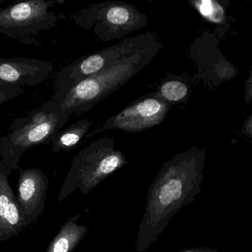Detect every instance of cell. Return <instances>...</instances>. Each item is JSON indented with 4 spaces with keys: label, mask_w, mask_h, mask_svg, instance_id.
<instances>
[{
    "label": "cell",
    "mask_w": 252,
    "mask_h": 252,
    "mask_svg": "<svg viewBox=\"0 0 252 252\" xmlns=\"http://www.w3.org/2000/svg\"><path fill=\"white\" fill-rule=\"evenodd\" d=\"M11 171L0 159V242L19 235L28 225L9 182Z\"/></svg>",
    "instance_id": "obj_11"
},
{
    "label": "cell",
    "mask_w": 252,
    "mask_h": 252,
    "mask_svg": "<svg viewBox=\"0 0 252 252\" xmlns=\"http://www.w3.org/2000/svg\"><path fill=\"white\" fill-rule=\"evenodd\" d=\"M24 92L22 87L0 83V105L16 98Z\"/></svg>",
    "instance_id": "obj_15"
},
{
    "label": "cell",
    "mask_w": 252,
    "mask_h": 252,
    "mask_svg": "<svg viewBox=\"0 0 252 252\" xmlns=\"http://www.w3.org/2000/svg\"><path fill=\"white\" fill-rule=\"evenodd\" d=\"M92 125L93 123L91 121L81 120L62 131H59L51 142L52 151L59 153L60 151L69 152L72 151L85 138Z\"/></svg>",
    "instance_id": "obj_14"
},
{
    "label": "cell",
    "mask_w": 252,
    "mask_h": 252,
    "mask_svg": "<svg viewBox=\"0 0 252 252\" xmlns=\"http://www.w3.org/2000/svg\"><path fill=\"white\" fill-rule=\"evenodd\" d=\"M48 186V178L42 170L32 167L19 171L16 196L28 224L43 214Z\"/></svg>",
    "instance_id": "obj_9"
},
{
    "label": "cell",
    "mask_w": 252,
    "mask_h": 252,
    "mask_svg": "<svg viewBox=\"0 0 252 252\" xmlns=\"http://www.w3.org/2000/svg\"><path fill=\"white\" fill-rule=\"evenodd\" d=\"M156 32L129 37L112 47L83 56L62 68L56 75V90L51 100L59 103L77 83L121 63L159 39Z\"/></svg>",
    "instance_id": "obj_5"
},
{
    "label": "cell",
    "mask_w": 252,
    "mask_h": 252,
    "mask_svg": "<svg viewBox=\"0 0 252 252\" xmlns=\"http://www.w3.org/2000/svg\"><path fill=\"white\" fill-rule=\"evenodd\" d=\"M1 59V57H0V59Z\"/></svg>",
    "instance_id": "obj_21"
},
{
    "label": "cell",
    "mask_w": 252,
    "mask_h": 252,
    "mask_svg": "<svg viewBox=\"0 0 252 252\" xmlns=\"http://www.w3.org/2000/svg\"><path fill=\"white\" fill-rule=\"evenodd\" d=\"M53 70L49 62L16 57L0 59V83L35 87L47 80Z\"/></svg>",
    "instance_id": "obj_10"
},
{
    "label": "cell",
    "mask_w": 252,
    "mask_h": 252,
    "mask_svg": "<svg viewBox=\"0 0 252 252\" xmlns=\"http://www.w3.org/2000/svg\"><path fill=\"white\" fill-rule=\"evenodd\" d=\"M77 25L93 28L97 39L106 42L120 39L145 28L148 18L133 4L121 1H106L82 9L73 16Z\"/></svg>",
    "instance_id": "obj_6"
},
{
    "label": "cell",
    "mask_w": 252,
    "mask_h": 252,
    "mask_svg": "<svg viewBox=\"0 0 252 252\" xmlns=\"http://www.w3.org/2000/svg\"><path fill=\"white\" fill-rule=\"evenodd\" d=\"M63 0H16L0 8V35L23 38L53 28L58 17L50 10Z\"/></svg>",
    "instance_id": "obj_7"
},
{
    "label": "cell",
    "mask_w": 252,
    "mask_h": 252,
    "mask_svg": "<svg viewBox=\"0 0 252 252\" xmlns=\"http://www.w3.org/2000/svg\"><path fill=\"white\" fill-rule=\"evenodd\" d=\"M127 164L125 154L115 147V139L105 136L94 141L73 157L58 201H64L76 189L87 195Z\"/></svg>",
    "instance_id": "obj_4"
},
{
    "label": "cell",
    "mask_w": 252,
    "mask_h": 252,
    "mask_svg": "<svg viewBox=\"0 0 252 252\" xmlns=\"http://www.w3.org/2000/svg\"><path fill=\"white\" fill-rule=\"evenodd\" d=\"M69 115L62 106L50 100L17 118L8 133L0 138V159L11 170L19 169L25 151L34 147L51 143L53 138L68 123Z\"/></svg>",
    "instance_id": "obj_3"
},
{
    "label": "cell",
    "mask_w": 252,
    "mask_h": 252,
    "mask_svg": "<svg viewBox=\"0 0 252 252\" xmlns=\"http://www.w3.org/2000/svg\"><path fill=\"white\" fill-rule=\"evenodd\" d=\"M192 79L185 74L176 75L169 73L161 80L156 93L170 107L186 103L192 93Z\"/></svg>",
    "instance_id": "obj_13"
},
{
    "label": "cell",
    "mask_w": 252,
    "mask_h": 252,
    "mask_svg": "<svg viewBox=\"0 0 252 252\" xmlns=\"http://www.w3.org/2000/svg\"><path fill=\"white\" fill-rule=\"evenodd\" d=\"M241 131L245 136L252 139V114L246 120L242 129H241Z\"/></svg>",
    "instance_id": "obj_18"
},
{
    "label": "cell",
    "mask_w": 252,
    "mask_h": 252,
    "mask_svg": "<svg viewBox=\"0 0 252 252\" xmlns=\"http://www.w3.org/2000/svg\"><path fill=\"white\" fill-rule=\"evenodd\" d=\"M179 252H220L214 249L207 248V247H191V248L185 249Z\"/></svg>",
    "instance_id": "obj_19"
},
{
    "label": "cell",
    "mask_w": 252,
    "mask_h": 252,
    "mask_svg": "<svg viewBox=\"0 0 252 252\" xmlns=\"http://www.w3.org/2000/svg\"><path fill=\"white\" fill-rule=\"evenodd\" d=\"M252 100V66L246 82L245 103L250 104Z\"/></svg>",
    "instance_id": "obj_17"
},
{
    "label": "cell",
    "mask_w": 252,
    "mask_h": 252,
    "mask_svg": "<svg viewBox=\"0 0 252 252\" xmlns=\"http://www.w3.org/2000/svg\"><path fill=\"white\" fill-rule=\"evenodd\" d=\"M5 1V0H0V4H1V3H2L3 1Z\"/></svg>",
    "instance_id": "obj_20"
},
{
    "label": "cell",
    "mask_w": 252,
    "mask_h": 252,
    "mask_svg": "<svg viewBox=\"0 0 252 252\" xmlns=\"http://www.w3.org/2000/svg\"><path fill=\"white\" fill-rule=\"evenodd\" d=\"M170 109L171 107L160 98L156 91L153 92L132 102L85 137L90 138L112 129H120L127 133H139L159 125Z\"/></svg>",
    "instance_id": "obj_8"
},
{
    "label": "cell",
    "mask_w": 252,
    "mask_h": 252,
    "mask_svg": "<svg viewBox=\"0 0 252 252\" xmlns=\"http://www.w3.org/2000/svg\"><path fill=\"white\" fill-rule=\"evenodd\" d=\"M199 10L203 16L210 17L213 14V11H214L213 1L211 0H201Z\"/></svg>",
    "instance_id": "obj_16"
},
{
    "label": "cell",
    "mask_w": 252,
    "mask_h": 252,
    "mask_svg": "<svg viewBox=\"0 0 252 252\" xmlns=\"http://www.w3.org/2000/svg\"><path fill=\"white\" fill-rule=\"evenodd\" d=\"M161 47L159 38L110 69L82 80L69 89L58 103L69 115L88 112L149 64Z\"/></svg>",
    "instance_id": "obj_2"
},
{
    "label": "cell",
    "mask_w": 252,
    "mask_h": 252,
    "mask_svg": "<svg viewBox=\"0 0 252 252\" xmlns=\"http://www.w3.org/2000/svg\"><path fill=\"white\" fill-rule=\"evenodd\" d=\"M206 150L192 147L173 156L160 167L150 185L136 238V252L146 251L162 235L172 218L192 204L201 192Z\"/></svg>",
    "instance_id": "obj_1"
},
{
    "label": "cell",
    "mask_w": 252,
    "mask_h": 252,
    "mask_svg": "<svg viewBox=\"0 0 252 252\" xmlns=\"http://www.w3.org/2000/svg\"><path fill=\"white\" fill-rule=\"evenodd\" d=\"M81 215L71 217L52 240L46 252H73L88 232V226L78 224Z\"/></svg>",
    "instance_id": "obj_12"
}]
</instances>
